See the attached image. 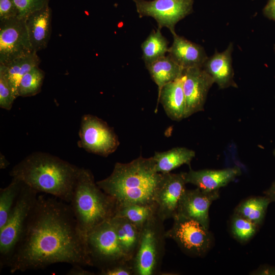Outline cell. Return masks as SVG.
I'll list each match as a JSON object with an SVG mask.
<instances>
[{
	"mask_svg": "<svg viewBox=\"0 0 275 275\" xmlns=\"http://www.w3.org/2000/svg\"><path fill=\"white\" fill-rule=\"evenodd\" d=\"M157 214V205L128 204L116 206L115 216L126 218L141 229L145 223Z\"/></svg>",
	"mask_w": 275,
	"mask_h": 275,
	"instance_id": "25",
	"label": "cell"
},
{
	"mask_svg": "<svg viewBox=\"0 0 275 275\" xmlns=\"http://www.w3.org/2000/svg\"><path fill=\"white\" fill-rule=\"evenodd\" d=\"M163 222L156 214L142 228L139 244L131 261L133 275L160 272L166 238Z\"/></svg>",
	"mask_w": 275,
	"mask_h": 275,
	"instance_id": "5",
	"label": "cell"
},
{
	"mask_svg": "<svg viewBox=\"0 0 275 275\" xmlns=\"http://www.w3.org/2000/svg\"><path fill=\"white\" fill-rule=\"evenodd\" d=\"M38 196L22 237L10 261L11 273L44 269L53 264L92 266L86 237L70 204Z\"/></svg>",
	"mask_w": 275,
	"mask_h": 275,
	"instance_id": "1",
	"label": "cell"
},
{
	"mask_svg": "<svg viewBox=\"0 0 275 275\" xmlns=\"http://www.w3.org/2000/svg\"><path fill=\"white\" fill-rule=\"evenodd\" d=\"M17 7L19 18H25L30 13L48 5L49 0H13Z\"/></svg>",
	"mask_w": 275,
	"mask_h": 275,
	"instance_id": "31",
	"label": "cell"
},
{
	"mask_svg": "<svg viewBox=\"0 0 275 275\" xmlns=\"http://www.w3.org/2000/svg\"><path fill=\"white\" fill-rule=\"evenodd\" d=\"M82 266L75 265H72V268L67 272L68 275H92L93 272L85 270Z\"/></svg>",
	"mask_w": 275,
	"mask_h": 275,
	"instance_id": "36",
	"label": "cell"
},
{
	"mask_svg": "<svg viewBox=\"0 0 275 275\" xmlns=\"http://www.w3.org/2000/svg\"><path fill=\"white\" fill-rule=\"evenodd\" d=\"M79 147L89 153L107 157L119 145L113 129L103 120L91 115H84L79 130Z\"/></svg>",
	"mask_w": 275,
	"mask_h": 275,
	"instance_id": "9",
	"label": "cell"
},
{
	"mask_svg": "<svg viewBox=\"0 0 275 275\" xmlns=\"http://www.w3.org/2000/svg\"><path fill=\"white\" fill-rule=\"evenodd\" d=\"M70 205L79 229L88 234L102 223L115 216L116 202L95 182L88 169L80 168Z\"/></svg>",
	"mask_w": 275,
	"mask_h": 275,
	"instance_id": "4",
	"label": "cell"
},
{
	"mask_svg": "<svg viewBox=\"0 0 275 275\" xmlns=\"http://www.w3.org/2000/svg\"><path fill=\"white\" fill-rule=\"evenodd\" d=\"M250 274L253 275H275V266L267 264L261 265Z\"/></svg>",
	"mask_w": 275,
	"mask_h": 275,
	"instance_id": "34",
	"label": "cell"
},
{
	"mask_svg": "<svg viewBox=\"0 0 275 275\" xmlns=\"http://www.w3.org/2000/svg\"><path fill=\"white\" fill-rule=\"evenodd\" d=\"M233 48V44L230 43L223 52L215 51L212 56L208 57L202 67L219 89L237 87L234 80L232 59Z\"/></svg>",
	"mask_w": 275,
	"mask_h": 275,
	"instance_id": "17",
	"label": "cell"
},
{
	"mask_svg": "<svg viewBox=\"0 0 275 275\" xmlns=\"http://www.w3.org/2000/svg\"><path fill=\"white\" fill-rule=\"evenodd\" d=\"M38 193L24 183L6 223L0 229L1 269L8 266L36 204Z\"/></svg>",
	"mask_w": 275,
	"mask_h": 275,
	"instance_id": "6",
	"label": "cell"
},
{
	"mask_svg": "<svg viewBox=\"0 0 275 275\" xmlns=\"http://www.w3.org/2000/svg\"><path fill=\"white\" fill-rule=\"evenodd\" d=\"M21 180L13 178L10 183L0 189V229L6 223L24 185Z\"/></svg>",
	"mask_w": 275,
	"mask_h": 275,
	"instance_id": "27",
	"label": "cell"
},
{
	"mask_svg": "<svg viewBox=\"0 0 275 275\" xmlns=\"http://www.w3.org/2000/svg\"><path fill=\"white\" fill-rule=\"evenodd\" d=\"M195 154V152L191 149L176 147L164 152H155L152 158L156 171L166 174L184 164L190 167Z\"/></svg>",
	"mask_w": 275,
	"mask_h": 275,
	"instance_id": "22",
	"label": "cell"
},
{
	"mask_svg": "<svg viewBox=\"0 0 275 275\" xmlns=\"http://www.w3.org/2000/svg\"><path fill=\"white\" fill-rule=\"evenodd\" d=\"M173 42L168 54L184 69L202 68L208 58L204 48L183 37L172 33Z\"/></svg>",
	"mask_w": 275,
	"mask_h": 275,
	"instance_id": "18",
	"label": "cell"
},
{
	"mask_svg": "<svg viewBox=\"0 0 275 275\" xmlns=\"http://www.w3.org/2000/svg\"><path fill=\"white\" fill-rule=\"evenodd\" d=\"M271 202L265 195L252 197L241 202L235 208L234 213L260 227L264 221L268 207Z\"/></svg>",
	"mask_w": 275,
	"mask_h": 275,
	"instance_id": "23",
	"label": "cell"
},
{
	"mask_svg": "<svg viewBox=\"0 0 275 275\" xmlns=\"http://www.w3.org/2000/svg\"><path fill=\"white\" fill-rule=\"evenodd\" d=\"M45 76L39 66L33 68L22 77L18 88V97H31L39 93Z\"/></svg>",
	"mask_w": 275,
	"mask_h": 275,
	"instance_id": "28",
	"label": "cell"
},
{
	"mask_svg": "<svg viewBox=\"0 0 275 275\" xmlns=\"http://www.w3.org/2000/svg\"><path fill=\"white\" fill-rule=\"evenodd\" d=\"M33 51L25 18L16 17L0 21V64L7 65Z\"/></svg>",
	"mask_w": 275,
	"mask_h": 275,
	"instance_id": "11",
	"label": "cell"
},
{
	"mask_svg": "<svg viewBox=\"0 0 275 275\" xmlns=\"http://www.w3.org/2000/svg\"><path fill=\"white\" fill-rule=\"evenodd\" d=\"M9 164V162L7 160L5 157L1 155V169H5L7 168L8 165Z\"/></svg>",
	"mask_w": 275,
	"mask_h": 275,
	"instance_id": "38",
	"label": "cell"
},
{
	"mask_svg": "<svg viewBox=\"0 0 275 275\" xmlns=\"http://www.w3.org/2000/svg\"><path fill=\"white\" fill-rule=\"evenodd\" d=\"M40 62L37 52L33 51L5 65L7 77L16 98L18 97V88L22 77L33 68L39 66Z\"/></svg>",
	"mask_w": 275,
	"mask_h": 275,
	"instance_id": "24",
	"label": "cell"
},
{
	"mask_svg": "<svg viewBox=\"0 0 275 275\" xmlns=\"http://www.w3.org/2000/svg\"><path fill=\"white\" fill-rule=\"evenodd\" d=\"M171 228L166 231V238L174 240L183 252L191 257L205 255L213 244L208 229L199 222L175 216Z\"/></svg>",
	"mask_w": 275,
	"mask_h": 275,
	"instance_id": "8",
	"label": "cell"
},
{
	"mask_svg": "<svg viewBox=\"0 0 275 275\" xmlns=\"http://www.w3.org/2000/svg\"><path fill=\"white\" fill-rule=\"evenodd\" d=\"M140 17L150 16L158 28L166 27L174 33L176 23L193 12V0H133Z\"/></svg>",
	"mask_w": 275,
	"mask_h": 275,
	"instance_id": "10",
	"label": "cell"
},
{
	"mask_svg": "<svg viewBox=\"0 0 275 275\" xmlns=\"http://www.w3.org/2000/svg\"><path fill=\"white\" fill-rule=\"evenodd\" d=\"M86 242L92 266L99 270L128 260L118 242L111 219L100 224L87 235Z\"/></svg>",
	"mask_w": 275,
	"mask_h": 275,
	"instance_id": "7",
	"label": "cell"
},
{
	"mask_svg": "<svg viewBox=\"0 0 275 275\" xmlns=\"http://www.w3.org/2000/svg\"><path fill=\"white\" fill-rule=\"evenodd\" d=\"M182 74L176 80L165 85L157 97L156 111L160 102L168 117L176 121L184 118L185 98Z\"/></svg>",
	"mask_w": 275,
	"mask_h": 275,
	"instance_id": "19",
	"label": "cell"
},
{
	"mask_svg": "<svg viewBox=\"0 0 275 275\" xmlns=\"http://www.w3.org/2000/svg\"><path fill=\"white\" fill-rule=\"evenodd\" d=\"M183 88L185 98L184 118L204 110L208 91L214 83L211 76L202 68L184 69Z\"/></svg>",
	"mask_w": 275,
	"mask_h": 275,
	"instance_id": "12",
	"label": "cell"
},
{
	"mask_svg": "<svg viewBox=\"0 0 275 275\" xmlns=\"http://www.w3.org/2000/svg\"><path fill=\"white\" fill-rule=\"evenodd\" d=\"M100 275H133L131 261H124L99 270Z\"/></svg>",
	"mask_w": 275,
	"mask_h": 275,
	"instance_id": "32",
	"label": "cell"
},
{
	"mask_svg": "<svg viewBox=\"0 0 275 275\" xmlns=\"http://www.w3.org/2000/svg\"><path fill=\"white\" fill-rule=\"evenodd\" d=\"M52 10L49 5L36 10L25 18L29 40L34 51L47 47L51 33Z\"/></svg>",
	"mask_w": 275,
	"mask_h": 275,
	"instance_id": "16",
	"label": "cell"
},
{
	"mask_svg": "<svg viewBox=\"0 0 275 275\" xmlns=\"http://www.w3.org/2000/svg\"><path fill=\"white\" fill-rule=\"evenodd\" d=\"M19 17L18 10L13 0H0V21Z\"/></svg>",
	"mask_w": 275,
	"mask_h": 275,
	"instance_id": "33",
	"label": "cell"
},
{
	"mask_svg": "<svg viewBox=\"0 0 275 275\" xmlns=\"http://www.w3.org/2000/svg\"><path fill=\"white\" fill-rule=\"evenodd\" d=\"M163 177L156 171L152 157L140 156L128 163L116 162L111 175L96 183L116 205H154Z\"/></svg>",
	"mask_w": 275,
	"mask_h": 275,
	"instance_id": "2",
	"label": "cell"
},
{
	"mask_svg": "<svg viewBox=\"0 0 275 275\" xmlns=\"http://www.w3.org/2000/svg\"><path fill=\"white\" fill-rule=\"evenodd\" d=\"M273 154L275 156V149L273 151Z\"/></svg>",
	"mask_w": 275,
	"mask_h": 275,
	"instance_id": "39",
	"label": "cell"
},
{
	"mask_svg": "<svg viewBox=\"0 0 275 275\" xmlns=\"http://www.w3.org/2000/svg\"><path fill=\"white\" fill-rule=\"evenodd\" d=\"M263 194L268 197L272 202H275V180L270 187L263 192Z\"/></svg>",
	"mask_w": 275,
	"mask_h": 275,
	"instance_id": "37",
	"label": "cell"
},
{
	"mask_svg": "<svg viewBox=\"0 0 275 275\" xmlns=\"http://www.w3.org/2000/svg\"><path fill=\"white\" fill-rule=\"evenodd\" d=\"M160 30L158 28L156 31H152L141 45L145 65L166 56L169 51L168 41Z\"/></svg>",
	"mask_w": 275,
	"mask_h": 275,
	"instance_id": "26",
	"label": "cell"
},
{
	"mask_svg": "<svg viewBox=\"0 0 275 275\" xmlns=\"http://www.w3.org/2000/svg\"><path fill=\"white\" fill-rule=\"evenodd\" d=\"M263 12L266 16L275 21V1L269 0L264 7Z\"/></svg>",
	"mask_w": 275,
	"mask_h": 275,
	"instance_id": "35",
	"label": "cell"
},
{
	"mask_svg": "<svg viewBox=\"0 0 275 275\" xmlns=\"http://www.w3.org/2000/svg\"><path fill=\"white\" fill-rule=\"evenodd\" d=\"M272 1H275V0H272Z\"/></svg>",
	"mask_w": 275,
	"mask_h": 275,
	"instance_id": "40",
	"label": "cell"
},
{
	"mask_svg": "<svg viewBox=\"0 0 275 275\" xmlns=\"http://www.w3.org/2000/svg\"><path fill=\"white\" fill-rule=\"evenodd\" d=\"M15 99L7 77L6 66L0 64V107L10 110Z\"/></svg>",
	"mask_w": 275,
	"mask_h": 275,
	"instance_id": "30",
	"label": "cell"
},
{
	"mask_svg": "<svg viewBox=\"0 0 275 275\" xmlns=\"http://www.w3.org/2000/svg\"><path fill=\"white\" fill-rule=\"evenodd\" d=\"M189 168L188 172H184L186 183L194 184L200 189L208 192L219 191L221 187L226 186L241 174V170L238 167L198 171Z\"/></svg>",
	"mask_w": 275,
	"mask_h": 275,
	"instance_id": "15",
	"label": "cell"
},
{
	"mask_svg": "<svg viewBox=\"0 0 275 275\" xmlns=\"http://www.w3.org/2000/svg\"><path fill=\"white\" fill-rule=\"evenodd\" d=\"M145 66L158 87V95L165 85L181 76L184 71L169 54Z\"/></svg>",
	"mask_w": 275,
	"mask_h": 275,
	"instance_id": "21",
	"label": "cell"
},
{
	"mask_svg": "<svg viewBox=\"0 0 275 275\" xmlns=\"http://www.w3.org/2000/svg\"><path fill=\"white\" fill-rule=\"evenodd\" d=\"M184 172L163 174L155 196L157 214L163 222L176 215L180 199L185 190Z\"/></svg>",
	"mask_w": 275,
	"mask_h": 275,
	"instance_id": "14",
	"label": "cell"
},
{
	"mask_svg": "<svg viewBox=\"0 0 275 275\" xmlns=\"http://www.w3.org/2000/svg\"><path fill=\"white\" fill-rule=\"evenodd\" d=\"M111 221L123 254L128 260L131 261L139 244L141 229L122 217L114 216Z\"/></svg>",
	"mask_w": 275,
	"mask_h": 275,
	"instance_id": "20",
	"label": "cell"
},
{
	"mask_svg": "<svg viewBox=\"0 0 275 275\" xmlns=\"http://www.w3.org/2000/svg\"><path fill=\"white\" fill-rule=\"evenodd\" d=\"M260 227L252 222L236 214H233L230 229L233 237L239 242L244 243L256 234Z\"/></svg>",
	"mask_w": 275,
	"mask_h": 275,
	"instance_id": "29",
	"label": "cell"
},
{
	"mask_svg": "<svg viewBox=\"0 0 275 275\" xmlns=\"http://www.w3.org/2000/svg\"><path fill=\"white\" fill-rule=\"evenodd\" d=\"M80 168L56 156L33 152L13 167L9 174L38 193L70 203Z\"/></svg>",
	"mask_w": 275,
	"mask_h": 275,
	"instance_id": "3",
	"label": "cell"
},
{
	"mask_svg": "<svg viewBox=\"0 0 275 275\" xmlns=\"http://www.w3.org/2000/svg\"><path fill=\"white\" fill-rule=\"evenodd\" d=\"M219 197V191L208 192L198 187L185 189L180 199L175 216L197 221L209 230V208Z\"/></svg>",
	"mask_w": 275,
	"mask_h": 275,
	"instance_id": "13",
	"label": "cell"
}]
</instances>
